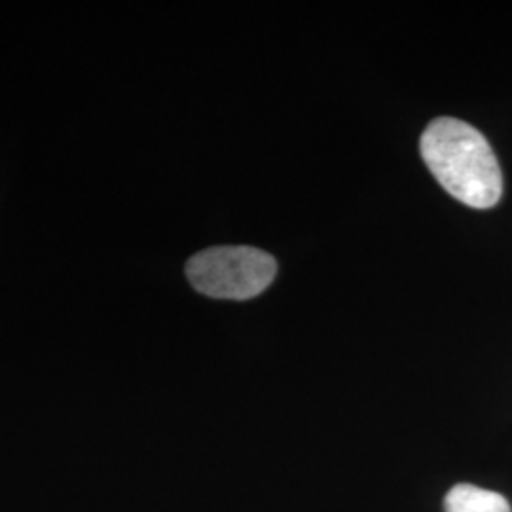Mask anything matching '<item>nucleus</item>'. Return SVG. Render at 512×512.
I'll return each instance as SVG.
<instances>
[{"instance_id":"1","label":"nucleus","mask_w":512,"mask_h":512,"mask_svg":"<svg viewBox=\"0 0 512 512\" xmlns=\"http://www.w3.org/2000/svg\"><path fill=\"white\" fill-rule=\"evenodd\" d=\"M421 156L456 200L488 209L501 200L503 175L494 150L478 129L458 118H437L421 135Z\"/></svg>"},{"instance_id":"2","label":"nucleus","mask_w":512,"mask_h":512,"mask_svg":"<svg viewBox=\"0 0 512 512\" xmlns=\"http://www.w3.org/2000/svg\"><path fill=\"white\" fill-rule=\"evenodd\" d=\"M277 274L272 255L243 245L211 247L186 262V277L198 293L219 300H249L264 293Z\"/></svg>"},{"instance_id":"3","label":"nucleus","mask_w":512,"mask_h":512,"mask_svg":"<svg viewBox=\"0 0 512 512\" xmlns=\"http://www.w3.org/2000/svg\"><path fill=\"white\" fill-rule=\"evenodd\" d=\"M444 512H512L509 501L497 492L473 484L454 486L444 499Z\"/></svg>"}]
</instances>
